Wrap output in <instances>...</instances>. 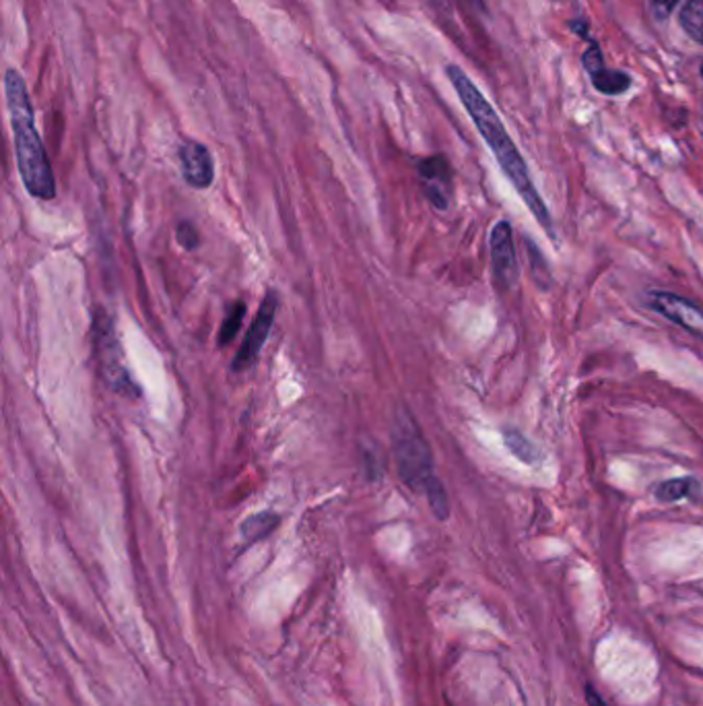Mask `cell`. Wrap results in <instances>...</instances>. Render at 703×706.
Listing matches in <instances>:
<instances>
[{
	"label": "cell",
	"mask_w": 703,
	"mask_h": 706,
	"mask_svg": "<svg viewBox=\"0 0 703 706\" xmlns=\"http://www.w3.org/2000/svg\"><path fill=\"white\" fill-rule=\"evenodd\" d=\"M448 79L452 81V88L456 89L458 98L462 105L467 108L472 122L477 124L479 133L487 141V145L493 151L496 160H498L503 174L510 178V182L513 184V189L518 191V194L524 199L530 213L537 218V221L541 223L542 230L549 235H556L553 230V223H551V215L544 206V201L541 199V194L534 189L530 174H528L527 163L522 160V155L518 153V149L513 145L510 134L506 133L501 120H499L496 110L491 108V103L487 102L483 98V93L479 89L475 88V83L470 81L469 74L465 73L460 67L450 64L446 69Z\"/></svg>",
	"instance_id": "obj_1"
},
{
	"label": "cell",
	"mask_w": 703,
	"mask_h": 706,
	"mask_svg": "<svg viewBox=\"0 0 703 706\" xmlns=\"http://www.w3.org/2000/svg\"><path fill=\"white\" fill-rule=\"evenodd\" d=\"M4 98H7L11 131H13L17 168H19L21 182L33 199L52 201L57 196V180L52 172V163L35 127V112H33L26 79L17 69H7L4 73Z\"/></svg>",
	"instance_id": "obj_2"
},
{
	"label": "cell",
	"mask_w": 703,
	"mask_h": 706,
	"mask_svg": "<svg viewBox=\"0 0 703 706\" xmlns=\"http://www.w3.org/2000/svg\"><path fill=\"white\" fill-rule=\"evenodd\" d=\"M393 446H395L396 470L405 486L415 494H424L434 515L440 521L450 516L448 494L440 480L434 473V458L427 446L424 434L407 412H398L393 427Z\"/></svg>",
	"instance_id": "obj_3"
},
{
	"label": "cell",
	"mask_w": 703,
	"mask_h": 706,
	"mask_svg": "<svg viewBox=\"0 0 703 706\" xmlns=\"http://www.w3.org/2000/svg\"><path fill=\"white\" fill-rule=\"evenodd\" d=\"M93 353L98 374L103 383L108 384L114 393L126 399L141 397V389L132 379L131 370L126 366V357L122 343L118 339L116 326L112 316L105 310L95 312L93 321Z\"/></svg>",
	"instance_id": "obj_4"
},
{
	"label": "cell",
	"mask_w": 703,
	"mask_h": 706,
	"mask_svg": "<svg viewBox=\"0 0 703 706\" xmlns=\"http://www.w3.org/2000/svg\"><path fill=\"white\" fill-rule=\"evenodd\" d=\"M277 294L268 292V294L264 295L263 304H261L254 321L249 324L248 335L244 339L242 347L235 353L234 362H232L234 372H244L258 360L261 350H263L266 339L271 335V329H273L275 316H277Z\"/></svg>",
	"instance_id": "obj_5"
},
{
	"label": "cell",
	"mask_w": 703,
	"mask_h": 706,
	"mask_svg": "<svg viewBox=\"0 0 703 706\" xmlns=\"http://www.w3.org/2000/svg\"><path fill=\"white\" fill-rule=\"evenodd\" d=\"M417 174L426 192L427 201L446 211L452 201V170L444 155H431L417 163Z\"/></svg>",
	"instance_id": "obj_6"
},
{
	"label": "cell",
	"mask_w": 703,
	"mask_h": 706,
	"mask_svg": "<svg viewBox=\"0 0 703 706\" xmlns=\"http://www.w3.org/2000/svg\"><path fill=\"white\" fill-rule=\"evenodd\" d=\"M177 158H180L182 176H184V182L189 186L205 191L213 184V180H215V162H213V155H211V151L206 149V145L198 143V141L186 139L177 148Z\"/></svg>",
	"instance_id": "obj_7"
},
{
	"label": "cell",
	"mask_w": 703,
	"mask_h": 706,
	"mask_svg": "<svg viewBox=\"0 0 703 706\" xmlns=\"http://www.w3.org/2000/svg\"><path fill=\"white\" fill-rule=\"evenodd\" d=\"M650 306L666 316L674 324L683 326L689 333L703 337V312L689 300H683L679 295L666 294V292H652L650 294Z\"/></svg>",
	"instance_id": "obj_8"
},
{
	"label": "cell",
	"mask_w": 703,
	"mask_h": 706,
	"mask_svg": "<svg viewBox=\"0 0 703 706\" xmlns=\"http://www.w3.org/2000/svg\"><path fill=\"white\" fill-rule=\"evenodd\" d=\"M491 261L498 280L512 288L518 281V263L513 251L512 225L506 220L498 221L491 232Z\"/></svg>",
	"instance_id": "obj_9"
},
{
	"label": "cell",
	"mask_w": 703,
	"mask_h": 706,
	"mask_svg": "<svg viewBox=\"0 0 703 706\" xmlns=\"http://www.w3.org/2000/svg\"><path fill=\"white\" fill-rule=\"evenodd\" d=\"M584 67H587L588 73L592 77L594 85L601 89L602 93L617 95V93H623L625 89L630 88V79L625 74L604 69L599 48L588 50L587 54H584Z\"/></svg>",
	"instance_id": "obj_10"
},
{
	"label": "cell",
	"mask_w": 703,
	"mask_h": 706,
	"mask_svg": "<svg viewBox=\"0 0 703 706\" xmlns=\"http://www.w3.org/2000/svg\"><path fill=\"white\" fill-rule=\"evenodd\" d=\"M278 523H281V516L277 513H258V515H252L242 523L240 527V535L244 539V544H256L264 537H268L273 531L277 530Z\"/></svg>",
	"instance_id": "obj_11"
},
{
	"label": "cell",
	"mask_w": 703,
	"mask_h": 706,
	"mask_svg": "<svg viewBox=\"0 0 703 706\" xmlns=\"http://www.w3.org/2000/svg\"><path fill=\"white\" fill-rule=\"evenodd\" d=\"M503 441H506V446L512 451V455L516 456V458H520L522 463L534 465V463L541 461L539 448H537L532 442L528 441L522 432L512 430V427H506V430H503Z\"/></svg>",
	"instance_id": "obj_12"
},
{
	"label": "cell",
	"mask_w": 703,
	"mask_h": 706,
	"mask_svg": "<svg viewBox=\"0 0 703 706\" xmlns=\"http://www.w3.org/2000/svg\"><path fill=\"white\" fill-rule=\"evenodd\" d=\"M695 487H697V482H695L693 477H676V480L662 482V484L656 487V498H659L660 502L681 501V498L691 496Z\"/></svg>",
	"instance_id": "obj_13"
},
{
	"label": "cell",
	"mask_w": 703,
	"mask_h": 706,
	"mask_svg": "<svg viewBox=\"0 0 703 706\" xmlns=\"http://www.w3.org/2000/svg\"><path fill=\"white\" fill-rule=\"evenodd\" d=\"M681 26L695 42L703 44V0H689L681 13Z\"/></svg>",
	"instance_id": "obj_14"
},
{
	"label": "cell",
	"mask_w": 703,
	"mask_h": 706,
	"mask_svg": "<svg viewBox=\"0 0 703 706\" xmlns=\"http://www.w3.org/2000/svg\"><path fill=\"white\" fill-rule=\"evenodd\" d=\"M244 314H246V304L242 302V300H237L235 304H232V309L227 312V316H225V321L221 324L220 331V345L221 347H225V345H230L235 337H237V331H240V326H242V321H244Z\"/></svg>",
	"instance_id": "obj_15"
},
{
	"label": "cell",
	"mask_w": 703,
	"mask_h": 706,
	"mask_svg": "<svg viewBox=\"0 0 703 706\" xmlns=\"http://www.w3.org/2000/svg\"><path fill=\"white\" fill-rule=\"evenodd\" d=\"M177 244L184 249V251H196L198 244H201V235L196 225L191 221H180L176 228Z\"/></svg>",
	"instance_id": "obj_16"
},
{
	"label": "cell",
	"mask_w": 703,
	"mask_h": 706,
	"mask_svg": "<svg viewBox=\"0 0 703 706\" xmlns=\"http://www.w3.org/2000/svg\"><path fill=\"white\" fill-rule=\"evenodd\" d=\"M676 2H679V0H652V9H654L656 16L666 17L673 11Z\"/></svg>",
	"instance_id": "obj_17"
},
{
	"label": "cell",
	"mask_w": 703,
	"mask_h": 706,
	"mask_svg": "<svg viewBox=\"0 0 703 706\" xmlns=\"http://www.w3.org/2000/svg\"><path fill=\"white\" fill-rule=\"evenodd\" d=\"M584 694H587V703L588 706H611L604 698H602L599 692L594 690L590 684H587V688H584Z\"/></svg>",
	"instance_id": "obj_18"
},
{
	"label": "cell",
	"mask_w": 703,
	"mask_h": 706,
	"mask_svg": "<svg viewBox=\"0 0 703 706\" xmlns=\"http://www.w3.org/2000/svg\"><path fill=\"white\" fill-rule=\"evenodd\" d=\"M470 2H475V4H479V7H481V0H470Z\"/></svg>",
	"instance_id": "obj_19"
}]
</instances>
